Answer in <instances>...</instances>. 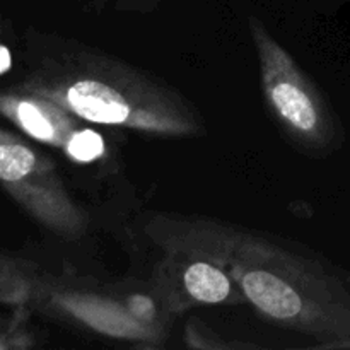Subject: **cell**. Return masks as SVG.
Returning <instances> with one entry per match:
<instances>
[{
  "label": "cell",
  "instance_id": "obj_6",
  "mask_svg": "<svg viewBox=\"0 0 350 350\" xmlns=\"http://www.w3.org/2000/svg\"><path fill=\"white\" fill-rule=\"evenodd\" d=\"M27 310H41L94 334L122 340L150 344L161 338L163 328L147 327L126 313L122 301L74 287L46 275L38 267Z\"/></svg>",
  "mask_w": 350,
  "mask_h": 350
},
{
  "label": "cell",
  "instance_id": "obj_4",
  "mask_svg": "<svg viewBox=\"0 0 350 350\" xmlns=\"http://www.w3.org/2000/svg\"><path fill=\"white\" fill-rule=\"evenodd\" d=\"M248 27L258 58L263 98L273 120L301 147H334L338 142V125L320 89L262 21L250 17Z\"/></svg>",
  "mask_w": 350,
  "mask_h": 350
},
{
  "label": "cell",
  "instance_id": "obj_5",
  "mask_svg": "<svg viewBox=\"0 0 350 350\" xmlns=\"http://www.w3.org/2000/svg\"><path fill=\"white\" fill-rule=\"evenodd\" d=\"M0 188L53 234L75 239L88 232V214L70 197L51 157L5 129H0Z\"/></svg>",
  "mask_w": 350,
  "mask_h": 350
},
{
  "label": "cell",
  "instance_id": "obj_2",
  "mask_svg": "<svg viewBox=\"0 0 350 350\" xmlns=\"http://www.w3.org/2000/svg\"><path fill=\"white\" fill-rule=\"evenodd\" d=\"M229 270L265 321L311 337L320 349H350V289L321 260L229 228Z\"/></svg>",
  "mask_w": 350,
  "mask_h": 350
},
{
  "label": "cell",
  "instance_id": "obj_8",
  "mask_svg": "<svg viewBox=\"0 0 350 350\" xmlns=\"http://www.w3.org/2000/svg\"><path fill=\"white\" fill-rule=\"evenodd\" d=\"M64 154L77 163H92L105 154V140L94 130L79 126L68 140Z\"/></svg>",
  "mask_w": 350,
  "mask_h": 350
},
{
  "label": "cell",
  "instance_id": "obj_12",
  "mask_svg": "<svg viewBox=\"0 0 350 350\" xmlns=\"http://www.w3.org/2000/svg\"><path fill=\"white\" fill-rule=\"evenodd\" d=\"M2 29H3V23H2V17H0V75L7 74V72L12 68V53H10V48L7 46V43L3 41Z\"/></svg>",
  "mask_w": 350,
  "mask_h": 350
},
{
  "label": "cell",
  "instance_id": "obj_11",
  "mask_svg": "<svg viewBox=\"0 0 350 350\" xmlns=\"http://www.w3.org/2000/svg\"><path fill=\"white\" fill-rule=\"evenodd\" d=\"M99 2H109L118 9H130V10H150L154 5H157L159 0H99Z\"/></svg>",
  "mask_w": 350,
  "mask_h": 350
},
{
  "label": "cell",
  "instance_id": "obj_10",
  "mask_svg": "<svg viewBox=\"0 0 350 350\" xmlns=\"http://www.w3.org/2000/svg\"><path fill=\"white\" fill-rule=\"evenodd\" d=\"M123 306H125L126 313L137 320L139 323L147 325V327L154 328H163V321H161L159 310H157V304L149 294L144 293H132L122 299Z\"/></svg>",
  "mask_w": 350,
  "mask_h": 350
},
{
  "label": "cell",
  "instance_id": "obj_13",
  "mask_svg": "<svg viewBox=\"0 0 350 350\" xmlns=\"http://www.w3.org/2000/svg\"><path fill=\"white\" fill-rule=\"evenodd\" d=\"M12 321V318H0V334L9 327V323Z\"/></svg>",
  "mask_w": 350,
  "mask_h": 350
},
{
  "label": "cell",
  "instance_id": "obj_9",
  "mask_svg": "<svg viewBox=\"0 0 350 350\" xmlns=\"http://www.w3.org/2000/svg\"><path fill=\"white\" fill-rule=\"evenodd\" d=\"M219 335L215 334L212 328L202 323L197 318H191L185 327V344L190 349H236V347H253V345L246 344H232V342H226L217 338Z\"/></svg>",
  "mask_w": 350,
  "mask_h": 350
},
{
  "label": "cell",
  "instance_id": "obj_7",
  "mask_svg": "<svg viewBox=\"0 0 350 350\" xmlns=\"http://www.w3.org/2000/svg\"><path fill=\"white\" fill-rule=\"evenodd\" d=\"M0 116L9 120L31 139L64 150L79 129V118L58 103L17 88L0 89Z\"/></svg>",
  "mask_w": 350,
  "mask_h": 350
},
{
  "label": "cell",
  "instance_id": "obj_3",
  "mask_svg": "<svg viewBox=\"0 0 350 350\" xmlns=\"http://www.w3.org/2000/svg\"><path fill=\"white\" fill-rule=\"evenodd\" d=\"M229 228L205 219H154L147 231L164 252L154 287L167 310L248 304L229 270Z\"/></svg>",
  "mask_w": 350,
  "mask_h": 350
},
{
  "label": "cell",
  "instance_id": "obj_1",
  "mask_svg": "<svg viewBox=\"0 0 350 350\" xmlns=\"http://www.w3.org/2000/svg\"><path fill=\"white\" fill-rule=\"evenodd\" d=\"M17 88L64 106L82 122L157 137H193L204 122L183 96L140 68L74 40L29 31Z\"/></svg>",
  "mask_w": 350,
  "mask_h": 350
}]
</instances>
